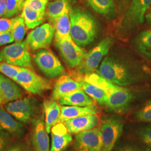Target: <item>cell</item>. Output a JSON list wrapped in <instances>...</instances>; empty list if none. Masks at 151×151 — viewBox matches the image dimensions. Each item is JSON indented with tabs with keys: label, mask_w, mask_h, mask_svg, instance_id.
<instances>
[{
	"label": "cell",
	"mask_w": 151,
	"mask_h": 151,
	"mask_svg": "<svg viewBox=\"0 0 151 151\" xmlns=\"http://www.w3.org/2000/svg\"><path fill=\"white\" fill-rule=\"evenodd\" d=\"M14 81L27 91L34 95H40L52 88L50 81L28 68L21 67Z\"/></svg>",
	"instance_id": "5"
},
{
	"label": "cell",
	"mask_w": 151,
	"mask_h": 151,
	"mask_svg": "<svg viewBox=\"0 0 151 151\" xmlns=\"http://www.w3.org/2000/svg\"><path fill=\"white\" fill-rule=\"evenodd\" d=\"M135 119L141 122L151 123V100L137 112Z\"/></svg>",
	"instance_id": "32"
},
{
	"label": "cell",
	"mask_w": 151,
	"mask_h": 151,
	"mask_svg": "<svg viewBox=\"0 0 151 151\" xmlns=\"http://www.w3.org/2000/svg\"><path fill=\"white\" fill-rule=\"evenodd\" d=\"M123 126V121L119 117L111 116L103 119L100 127L103 151H111L122 134Z\"/></svg>",
	"instance_id": "7"
},
{
	"label": "cell",
	"mask_w": 151,
	"mask_h": 151,
	"mask_svg": "<svg viewBox=\"0 0 151 151\" xmlns=\"http://www.w3.org/2000/svg\"><path fill=\"white\" fill-rule=\"evenodd\" d=\"M74 147L77 151H100L103 141L100 127L85 130L75 135Z\"/></svg>",
	"instance_id": "11"
},
{
	"label": "cell",
	"mask_w": 151,
	"mask_h": 151,
	"mask_svg": "<svg viewBox=\"0 0 151 151\" xmlns=\"http://www.w3.org/2000/svg\"><path fill=\"white\" fill-rule=\"evenodd\" d=\"M151 6V0H132L125 15L123 26L133 28L142 24L145 21L146 11Z\"/></svg>",
	"instance_id": "13"
},
{
	"label": "cell",
	"mask_w": 151,
	"mask_h": 151,
	"mask_svg": "<svg viewBox=\"0 0 151 151\" xmlns=\"http://www.w3.org/2000/svg\"><path fill=\"white\" fill-rule=\"evenodd\" d=\"M14 41L15 40L11 33V30L0 32V45L11 43Z\"/></svg>",
	"instance_id": "37"
},
{
	"label": "cell",
	"mask_w": 151,
	"mask_h": 151,
	"mask_svg": "<svg viewBox=\"0 0 151 151\" xmlns=\"http://www.w3.org/2000/svg\"><path fill=\"white\" fill-rule=\"evenodd\" d=\"M5 109L16 120L24 124L31 123L39 110L37 100L31 97L11 101L6 105Z\"/></svg>",
	"instance_id": "6"
},
{
	"label": "cell",
	"mask_w": 151,
	"mask_h": 151,
	"mask_svg": "<svg viewBox=\"0 0 151 151\" xmlns=\"http://www.w3.org/2000/svg\"><path fill=\"white\" fill-rule=\"evenodd\" d=\"M81 83L82 88L86 93L87 95L100 104L106 106L108 98L104 90L97 86L85 81H81Z\"/></svg>",
	"instance_id": "27"
},
{
	"label": "cell",
	"mask_w": 151,
	"mask_h": 151,
	"mask_svg": "<svg viewBox=\"0 0 151 151\" xmlns=\"http://www.w3.org/2000/svg\"><path fill=\"white\" fill-rule=\"evenodd\" d=\"M6 1L0 0V18L4 16L6 10Z\"/></svg>",
	"instance_id": "39"
},
{
	"label": "cell",
	"mask_w": 151,
	"mask_h": 151,
	"mask_svg": "<svg viewBox=\"0 0 151 151\" xmlns=\"http://www.w3.org/2000/svg\"><path fill=\"white\" fill-rule=\"evenodd\" d=\"M34 61L46 77L55 78L64 72V68L60 60L52 52L42 49L35 54Z\"/></svg>",
	"instance_id": "8"
},
{
	"label": "cell",
	"mask_w": 151,
	"mask_h": 151,
	"mask_svg": "<svg viewBox=\"0 0 151 151\" xmlns=\"http://www.w3.org/2000/svg\"><path fill=\"white\" fill-rule=\"evenodd\" d=\"M0 90L2 92L6 103L11 102L20 99L22 90L8 77L0 73Z\"/></svg>",
	"instance_id": "22"
},
{
	"label": "cell",
	"mask_w": 151,
	"mask_h": 151,
	"mask_svg": "<svg viewBox=\"0 0 151 151\" xmlns=\"http://www.w3.org/2000/svg\"><path fill=\"white\" fill-rule=\"evenodd\" d=\"M135 42L140 54L147 58H151V29L140 32Z\"/></svg>",
	"instance_id": "28"
},
{
	"label": "cell",
	"mask_w": 151,
	"mask_h": 151,
	"mask_svg": "<svg viewBox=\"0 0 151 151\" xmlns=\"http://www.w3.org/2000/svg\"><path fill=\"white\" fill-rule=\"evenodd\" d=\"M5 151H34L32 147L30 146L27 143L22 141L17 140L7 147Z\"/></svg>",
	"instance_id": "33"
},
{
	"label": "cell",
	"mask_w": 151,
	"mask_h": 151,
	"mask_svg": "<svg viewBox=\"0 0 151 151\" xmlns=\"http://www.w3.org/2000/svg\"><path fill=\"white\" fill-rule=\"evenodd\" d=\"M45 115V125L48 133H50L52 128L57 123L60 115V106L54 100H46L43 103Z\"/></svg>",
	"instance_id": "21"
},
{
	"label": "cell",
	"mask_w": 151,
	"mask_h": 151,
	"mask_svg": "<svg viewBox=\"0 0 151 151\" xmlns=\"http://www.w3.org/2000/svg\"><path fill=\"white\" fill-rule=\"evenodd\" d=\"M112 43L113 39L110 37H107L102 40L88 53H86L85 57L80 65L79 70L86 74L96 70L104 57L108 54Z\"/></svg>",
	"instance_id": "9"
},
{
	"label": "cell",
	"mask_w": 151,
	"mask_h": 151,
	"mask_svg": "<svg viewBox=\"0 0 151 151\" xmlns=\"http://www.w3.org/2000/svg\"><path fill=\"white\" fill-rule=\"evenodd\" d=\"M83 81L97 86L104 90L108 98L106 106L114 113L126 112L133 99V95L129 90L114 84L98 73L93 72L87 73Z\"/></svg>",
	"instance_id": "1"
},
{
	"label": "cell",
	"mask_w": 151,
	"mask_h": 151,
	"mask_svg": "<svg viewBox=\"0 0 151 151\" xmlns=\"http://www.w3.org/2000/svg\"><path fill=\"white\" fill-rule=\"evenodd\" d=\"M20 70V67H17L0 61V73L13 80Z\"/></svg>",
	"instance_id": "31"
},
{
	"label": "cell",
	"mask_w": 151,
	"mask_h": 151,
	"mask_svg": "<svg viewBox=\"0 0 151 151\" xmlns=\"http://www.w3.org/2000/svg\"><path fill=\"white\" fill-rule=\"evenodd\" d=\"M55 32L54 26L46 23L29 32L26 41L29 48L34 50L45 48L52 43Z\"/></svg>",
	"instance_id": "12"
},
{
	"label": "cell",
	"mask_w": 151,
	"mask_h": 151,
	"mask_svg": "<svg viewBox=\"0 0 151 151\" xmlns=\"http://www.w3.org/2000/svg\"><path fill=\"white\" fill-rule=\"evenodd\" d=\"M0 129L18 139H22L26 133V128L23 123L2 107H0Z\"/></svg>",
	"instance_id": "15"
},
{
	"label": "cell",
	"mask_w": 151,
	"mask_h": 151,
	"mask_svg": "<svg viewBox=\"0 0 151 151\" xmlns=\"http://www.w3.org/2000/svg\"><path fill=\"white\" fill-rule=\"evenodd\" d=\"M99 117L95 115L79 116L67 120L63 123L70 134H77L95 128L99 123Z\"/></svg>",
	"instance_id": "18"
},
{
	"label": "cell",
	"mask_w": 151,
	"mask_h": 151,
	"mask_svg": "<svg viewBox=\"0 0 151 151\" xmlns=\"http://www.w3.org/2000/svg\"><path fill=\"white\" fill-rule=\"evenodd\" d=\"M25 23L22 16L15 17L11 28V32L16 42H22L26 34Z\"/></svg>",
	"instance_id": "29"
},
{
	"label": "cell",
	"mask_w": 151,
	"mask_h": 151,
	"mask_svg": "<svg viewBox=\"0 0 151 151\" xmlns=\"http://www.w3.org/2000/svg\"><path fill=\"white\" fill-rule=\"evenodd\" d=\"M24 0H6L4 18H10L22 11Z\"/></svg>",
	"instance_id": "30"
},
{
	"label": "cell",
	"mask_w": 151,
	"mask_h": 151,
	"mask_svg": "<svg viewBox=\"0 0 151 151\" xmlns=\"http://www.w3.org/2000/svg\"><path fill=\"white\" fill-rule=\"evenodd\" d=\"M55 39V44L62 57L70 67L80 65L86 53L72 39Z\"/></svg>",
	"instance_id": "14"
},
{
	"label": "cell",
	"mask_w": 151,
	"mask_h": 151,
	"mask_svg": "<svg viewBox=\"0 0 151 151\" xmlns=\"http://www.w3.org/2000/svg\"><path fill=\"white\" fill-rule=\"evenodd\" d=\"M138 134L140 140L147 145L151 147V125L140 128Z\"/></svg>",
	"instance_id": "35"
},
{
	"label": "cell",
	"mask_w": 151,
	"mask_h": 151,
	"mask_svg": "<svg viewBox=\"0 0 151 151\" xmlns=\"http://www.w3.org/2000/svg\"><path fill=\"white\" fill-rule=\"evenodd\" d=\"M97 110L94 106H60V115L57 123H63L70 119H73L79 116L95 115Z\"/></svg>",
	"instance_id": "20"
},
{
	"label": "cell",
	"mask_w": 151,
	"mask_h": 151,
	"mask_svg": "<svg viewBox=\"0 0 151 151\" xmlns=\"http://www.w3.org/2000/svg\"><path fill=\"white\" fill-rule=\"evenodd\" d=\"M60 105L75 106H94V103L84 90L81 88L72 92L59 100Z\"/></svg>",
	"instance_id": "19"
},
{
	"label": "cell",
	"mask_w": 151,
	"mask_h": 151,
	"mask_svg": "<svg viewBox=\"0 0 151 151\" xmlns=\"http://www.w3.org/2000/svg\"></svg>",
	"instance_id": "44"
},
{
	"label": "cell",
	"mask_w": 151,
	"mask_h": 151,
	"mask_svg": "<svg viewBox=\"0 0 151 151\" xmlns=\"http://www.w3.org/2000/svg\"><path fill=\"white\" fill-rule=\"evenodd\" d=\"M70 34L74 42L78 46H86L92 43L98 32L97 24L88 12L79 7L70 11Z\"/></svg>",
	"instance_id": "2"
},
{
	"label": "cell",
	"mask_w": 151,
	"mask_h": 151,
	"mask_svg": "<svg viewBox=\"0 0 151 151\" xmlns=\"http://www.w3.org/2000/svg\"><path fill=\"white\" fill-rule=\"evenodd\" d=\"M51 147L50 151H63L72 141V137L63 123H58L51 129Z\"/></svg>",
	"instance_id": "16"
},
{
	"label": "cell",
	"mask_w": 151,
	"mask_h": 151,
	"mask_svg": "<svg viewBox=\"0 0 151 151\" xmlns=\"http://www.w3.org/2000/svg\"><path fill=\"white\" fill-rule=\"evenodd\" d=\"M48 1H55V0H48Z\"/></svg>",
	"instance_id": "42"
},
{
	"label": "cell",
	"mask_w": 151,
	"mask_h": 151,
	"mask_svg": "<svg viewBox=\"0 0 151 151\" xmlns=\"http://www.w3.org/2000/svg\"><path fill=\"white\" fill-rule=\"evenodd\" d=\"M71 7L65 9L56 22L54 27L55 29V39H72L70 34V11Z\"/></svg>",
	"instance_id": "23"
},
{
	"label": "cell",
	"mask_w": 151,
	"mask_h": 151,
	"mask_svg": "<svg viewBox=\"0 0 151 151\" xmlns=\"http://www.w3.org/2000/svg\"><path fill=\"white\" fill-rule=\"evenodd\" d=\"M5 103H6L5 100L4 96L2 93V92L0 90V107H1V106L2 105H4Z\"/></svg>",
	"instance_id": "41"
},
{
	"label": "cell",
	"mask_w": 151,
	"mask_h": 151,
	"mask_svg": "<svg viewBox=\"0 0 151 151\" xmlns=\"http://www.w3.org/2000/svg\"><path fill=\"white\" fill-rule=\"evenodd\" d=\"M29 48L26 40L8 45L0 50V61L17 67L32 68Z\"/></svg>",
	"instance_id": "4"
},
{
	"label": "cell",
	"mask_w": 151,
	"mask_h": 151,
	"mask_svg": "<svg viewBox=\"0 0 151 151\" xmlns=\"http://www.w3.org/2000/svg\"><path fill=\"white\" fill-rule=\"evenodd\" d=\"M97 73L119 86L134 83L138 76L130 66L118 58L109 56L104 58L97 70Z\"/></svg>",
	"instance_id": "3"
},
{
	"label": "cell",
	"mask_w": 151,
	"mask_h": 151,
	"mask_svg": "<svg viewBox=\"0 0 151 151\" xmlns=\"http://www.w3.org/2000/svg\"><path fill=\"white\" fill-rule=\"evenodd\" d=\"M103 151V150H101V151Z\"/></svg>",
	"instance_id": "43"
},
{
	"label": "cell",
	"mask_w": 151,
	"mask_h": 151,
	"mask_svg": "<svg viewBox=\"0 0 151 151\" xmlns=\"http://www.w3.org/2000/svg\"><path fill=\"white\" fill-rule=\"evenodd\" d=\"M45 12H39L32 10L27 6L22 9V17L24 19L27 28L32 29L41 24L44 21Z\"/></svg>",
	"instance_id": "26"
},
{
	"label": "cell",
	"mask_w": 151,
	"mask_h": 151,
	"mask_svg": "<svg viewBox=\"0 0 151 151\" xmlns=\"http://www.w3.org/2000/svg\"><path fill=\"white\" fill-rule=\"evenodd\" d=\"M48 0H26L24 5L39 12H45Z\"/></svg>",
	"instance_id": "34"
},
{
	"label": "cell",
	"mask_w": 151,
	"mask_h": 151,
	"mask_svg": "<svg viewBox=\"0 0 151 151\" xmlns=\"http://www.w3.org/2000/svg\"><path fill=\"white\" fill-rule=\"evenodd\" d=\"M11 135L3 130L0 129V151H5L11 143Z\"/></svg>",
	"instance_id": "36"
},
{
	"label": "cell",
	"mask_w": 151,
	"mask_h": 151,
	"mask_svg": "<svg viewBox=\"0 0 151 151\" xmlns=\"http://www.w3.org/2000/svg\"><path fill=\"white\" fill-rule=\"evenodd\" d=\"M32 128L29 139L34 151H50V143L43 114L36 116L31 122Z\"/></svg>",
	"instance_id": "10"
},
{
	"label": "cell",
	"mask_w": 151,
	"mask_h": 151,
	"mask_svg": "<svg viewBox=\"0 0 151 151\" xmlns=\"http://www.w3.org/2000/svg\"><path fill=\"white\" fill-rule=\"evenodd\" d=\"M81 88L82 85L80 81H76L69 76H61L54 84L52 99L59 100L65 95Z\"/></svg>",
	"instance_id": "17"
},
{
	"label": "cell",
	"mask_w": 151,
	"mask_h": 151,
	"mask_svg": "<svg viewBox=\"0 0 151 151\" xmlns=\"http://www.w3.org/2000/svg\"><path fill=\"white\" fill-rule=\"evenodd\" d=\"M146 19L147 24L151 26V9L150 12L146 15Z\"/></svg>",
	"instance_id": "40"
},
{
	"label": "cell",
	"mask_w": 151,
	"mask_h": 151,
	"mask_svg": "<svg viewBox=\"0 0 151 151\" xmlns=\"http://www.w3.org/2000/svg\"><path fill=\"white\" fill-rule=\"evenodd\" d=\"M92 9L107 19L113 18L116 13L114 0H87Z\"/></svg>",
	"instance_id": "24"
},
{
	"label": "cell",
	"mask_w": 151,
	"mask_h": 151,
	"mask_svg": "<svg viewBox=\"0 0 151 151\" xmlns=\"http://www.w3.org/2000/svg\"><path fill=\"white\" fill-rule=\"evenodd\" d=\"M73 0H55L49 2L47 7V15L49 21L53 25L62 13L68 7H70Z\"/></svg>",
	"instance_id": "25"
},
{
	"label": "cell",
	"mask_w": 151,
	"mask_h": 151,
	"mask_svg": "<svg viewBox=\"0 0 151 151\" xmlns=\"http://www.w3.org/2000/svg\"><path fill=\"white\" fill-rule=\"evenodd\" d=\"M116 151H150V149L140 147L134 145H127L120 147Z\"/></svg>",
	"instance_id": "38"
}]
</instances>
